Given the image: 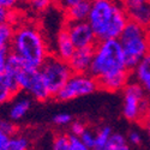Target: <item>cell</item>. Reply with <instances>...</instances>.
Masks as SVG:
<instances>
[{
    "instance_id": "cell-12",
    "label": "cell",
    "mask_w": 150,
    "mask_h": 150,
    "mask_svg": "<svg viewBox=\"0 0 150 150\" xmlns=\"http://www.w3.org/2000/svg\"><path fill=\"white\" fill-rule=\"evenodd\" d=\"M130 21L150 29V0H138L124 7Z\"/></svg>"
},
{
    "instance_id": "cell-7",
    "label": "cell",
    "mask_w": 150,
    "mask_h": 150,
    "mask_svg": "<svg viewBox=\"0 0 150 150\" xmlns=\"http://www.w3.org/2000/svg\"><path fill=\"white\" fill-rule=\"evenodd\" d=\"M98 89L96 78L90 72L86 73H76L73 72L70 78L66 81L64 86L54 96L57 100L62 102L76 100L78 97L88 96L95 93Z\"/></svg>"
},
{
    "instance_id": "cell-8",
    "label": "cell",
    "mask_w": 150,
    "mask_h": 150,
    "mask_svg": "<svg viewBox=\"0 0 150 150\" xmlns=\"http://www.w3.org/2000/svg\"><path fill=\"white\" fill-rule=\"evenodd\" d=\"M16 77L21 91L27 93L36 101L43 102L52 97L41 76L40 69L22 65L16 72Z\"/></svg>"
},
{
    "instance_id": "cell-14",
    "label": "cell",
    "mask_w": 150,
    "mask_h": 150,
    "mask_svg": "<svg viewBox=\"0 0 150 150\" xmlns=\"http://www.w3.org/2000/svg\"><path fill=\"white\" fill-rule=\"evenodd\" d=\"M76 51L73 42L71 41L69 33L66 31L65 27L60 29L55 37V45H54V55L59 57L62 60H69L73 52Z\"/></svg>"
},
{
    "instance_id": "cell-22",
    "label": "cell",
    "mask_w": 150,
    "mask_h": 150,
    "mask_svg": "<svg viewBox=\"0 0 150 150\" xmlns=\"http://www.w3.org/2000/svg\"><path fill=\"white\" fill-rule=\"evenodd\" d=\"M57 0H27L29 8L36 13H42L52 7Z\"/></svg>"
},
{
    "instance_id": "cell-23",
    "label": "cell",
    "mask_w": 150,
    "mask_h": 150,
    "mask_svg": "<svg viewBox=\"0 0 150 150\" xmlns=\"http://www.w3.org/2000/svg\"><path fill=\"white\" fill-rule=\"evenodd\" d=\"M52 146L55 150H70V133H58L54 136Z\"/></svg>"
},
{
    "instance_id": "cell-13",
    "label": "cell",
    "mask_w": 150,
    "mask_h": 150,
    "mask_svg": "<svg viewBox=\"0 0 150 150\" xmlns=\"http://www.w3.org/2000/svg\"><path fill=\"white\" fill-rule=\"evenodd\" d=\"M131 74L133 81L142 85L148 96L150 97V53L146 54L132 70Z\"/></svg>"
},
{
    "instance_id": "cell-17",
    "label": "cell",
    "mask_w": 150,
    "mask_h": 150,
    "mask_svg": "<svg viewBox=\"0 0 150 150\" xmlns=\"http://www.w3.org/2000/svg\"><path fill=\"white\" fill-rule=\"evenodd\" d=\"M30 108H31V97L17 98L16 101L12 103V106L8 110V117L12 121H18L27 115Z\"/></svg>"
},
{
    "instance_id": "cell-30",
    "label": "cell",
    "mask_w": 150,
    "mask_h": 150,
    "mask_svg": "<svg viewBox=\"0 0 150 150\" xmlns=\"http://www.w3.org/2000/svg\"><path fill=\"white\" fill-rule=\"evenodd\" d=\"M86 129L85 124L81 120H72V122L70 124V133L72 134H76V136H79L84 130Z\"/></svg>"
},
{
    "instance_id": "cell-28",
    "label": "cell",
    "mask_w": 150,
    "mask_h": 150,
    "mask_svg": "<svg viewBox=\"0 0 150 150\" xmlns=\"http://www.w3.org/2000/svg\"><path fill=\"white\" fill-rule=\"evenodd\" d=\"M0 131H3L7 134H13L16 133V125L12 122V120L7 119H1L0 118Z\"/></svg>"
},
{
    "instance_id": "cell-5",
    "label": "cell",
    "mask_w": 150,
    "mask_h": 150,
    "mask_svg": "<svg viewBox=\"0 0 150 150\" xmlns=\"http://www.w3.org/2000/svg\"><path fill=\"white\" fill-rule=\"evenodd\" d=\"M122 91V117L130 122L143 124L145 112L150 102V97L136 81H131L125 85Z\"/></svg>"
},
{
    "instance_id": "cell-27",
    "label": "cell",
    "mask_w": 150,
    "mask_h": 150,
    "mask_svg": "<svg viewBox=\"0 0 150 150\" xmlns=\"http://www.w3.org/2000/svg\"><path fill=\"white\" fill-rule=\"evenodd\" d=\"M4 22H16V16H15V10H10L0 4V23Z\"/></svg>"
},
{
    "instance_id": "cell-18",
    "label": "cell",
    "mask_w": 150,
    "mask_h": 150,
    "mask_svg": "<svg viewBox=\"0 0 150 150\" xmlns=\"http://www.w3.org/2000/svg\"><path fill=\"white\" fill-rule=\"evenodd\" d=\"M16 24L12 22H4L0 23V48L10 47L12 37L15 34Z\"/></svg>"
},
{
    "instance_id": "cell-29",
    "label": "cell",
    "mask_w": 150,
    "mask_h": 150,
    "mask_svg": "<svg viewBox=\"0 0 150 150\" xmlns=\"http://www.w3.org/2000/svg\"><path fill=\"white\" fill-rule=\"evenodd\" d=\"M70 150H86L79 136L70 133Z\"/></svg>"
},
{
    "instance_id": "cell-15",
    "label": "cell",
    "mask_w": 150,
    "mask_h": 150,
    "mask_svg": "<svg viewBox=\"0 0 150 150\" xmlns=\"http://www.w3.org/2000/svg\"><path fill=\"white\" fill-rule=\"evenodd\" d=\"M130 79H131V72H125L117 74V76L98 79L97 84H98V89L101 90L109 93H118L125 88V85L130 82Z\"/></svg>"
},
{
    "instance_id": "cell-11",
    "label": "cell",
    "mask_w": 150,
    "mask_h": 150,
    "mask_svg": "<svg viewBox=\"0 0 150 150\" xmlns=\"http://www.w3.org/2000/svg\"><path fill=\"white\" fill-rule=\"evenodd\" d=\"M94 57V47H83L76 48L71 58L67 60L72 72L86 73L90 72L91 62Z\"/></svg>"
},
{
    "instance_id": "cell-10",
    "label": "cell",
    "mask_w": 150,
    "mask_h": 150,
    "mask_svg": "<svg viewBox=\"0 0 150 150\" xmlns=\"http://www.w3.org/2000/svg\"><path fill=\"white\" fill-rule=\"evenodd\" d=\"M16 70L7 66L0 71V106L11 101L19 91Z\"/></svg>"
},
{
    "instance_id": "cell-19",
    "label": "cell",
    "mask_w": 150,
    "mask_h": 150,
    "mask_svg": "<svg viewBox=\"0 0 150 150\" xmlns=\"http://www.w3.org/2000/svg\"><path fill=\"white\" fill-rule=\"evenodd\" d=\"M130 148L126 136L119 132H113L109 137L106 150H127Z\"/></svg>"
},
{
    "instance_id": "cell-37",
    "label": "cell",
    "mask_w": 150,
    "mask_h": 150,
    "mask_svg": "<svg viewBox=\"0 0 150 150\" xmlns=\"http://www.w3.org/2000/svg\"><path fill=\"white\" fill-rule=\"evenodd\" d=\"M86 1H90L91 3V1H94V0H86Z\"/></svg>"
},
{
    "instance_id": "cell-35",
    "label": "cell",
    "mask_w": 150,
    "mask_h": 150,
    "mask_svg": "<svg viewBox=\"0 0 150 150\" xmlns=\"http://www.w3.org/2000/svg\"><path fill=\"white\" fill-rule=\"evenodd\" d=\"M143 125H144V127H145L146 137H148V141H149V144H150V121H144Z\"/></svg>"
},
{
    "instance_id": "cell-26",
    "label": "cell",
    "mask_w": 150,
    "mask_h": 150,
    "mask_svg": "<svg viewBox=\"0 0 150 150\" xmlns=\"http://www.w3.org/2000/svg\"><path fill=\"white\" fill-rule=\"evenodd\" d=\"M72 122V115L69 113H58L53 117V124L60 127H65V126H70V124Z\"/></svg>"
},
{
    "instance_id": "cell-32",
    "label": "cell",
    "mask_w": 150,
    "mask_h": 150,
    "mask_svg": "<svg viewBox=\"0 0 150 150\" xmlns=\"http://www.w3.org/2000/svg\"><path fill=\"white\" fill-rule=\"evenodd\" d=\"M8 141H10V134L0 131V150H7Z\"/></svg>"
},
{
    "instance_id": "cell-20",
    "label": "cell",
    "mask_w": 150,
    "mask_h": 150,
    "mask_svg": "<svg viewBox=\"0 0 150 150\" xmlns=\"http://www.w3.org/2000/svg\"><path fill=\"white\" fill-rule=\"evenodd\" d=\"M113 133V130H112L110 126H105L100 127L96 132H95V149L96 150H106L107 143L109 141L110 134Z\"/></svg>"
},
{
    "instance_id": "cell-6",
    "label": "cell",
    "mask_w": 150,
    "mask_h": 150,
    "mask_svg": "<svg viewBox=\"0 0 150 150\" xmlns=\"http://www.w3.org/2000/svg\"><path fill=\"white\" fill-rule=\"evenodd\" d=\"M39 69L52 97L58 94V91L64 86L66 81L73 73L69 62L54 54H49Z\"/></svg>"
},
{
    "instance_id": "cell-9",
    "label": "cell",
    "mask_w": 150,
    "mask_h": 150,
    "mask_svg": "<svg viewBox=\"0 0 150 150\" xmlns=\"http://www.w3.org/2000/svg\"><path fill=\"white\" fill-rule=\"evenodd\" d=\"M65 29L69 33L70 39L76 48L94 47L97 42L96 35L91 29L88 21L66 22Z\"/></svg>"
},
{
    "instance_id": "cell-3",
    "label": "cell",
    "mask_w": 150,
    "mask_h": 150,
    "mask_svg": "<svg viewBox=\"0 0 150 150\" xmlns=\"http://www.w3.org/2000/svg\"><path fill=\"white\" fill-rule=\"evenodd\" d=\"M131 72L126 65L121 43L118 39L98 40L94 46L90 73L98 79Z\"/></svg>"
},
{
    "instance_id": "cell-34",
    "label": "cell",
    "mask_w": 150,
    "mask_h": 150,
    "mask_svg": "<svg viewBox=\"0 0 150 150\" xmlns=\"http://www.w3.org/2000/svg\"><path fill=\"white\" fill-rule=\"evenodd\" d=\"M78 1H81V0H57V3L59 4V6L62 8V10H66L69 8L70 6L74 5V4H77Z\"/></svg>"
},
{
    "instance_id": "cell-36",
    "label": "cell",
    "mask_w": 150,
    "mask_h": 150,
    "mask_svg": "<svg viewBox=\"0 0 150 150\" xmlns=\"http://www.w3.org/2000/svg\"><path fill=\"white\" fill-rule=\"evenodd\" d=\"M144 121H150V102H149L146 112H145V119H144Z\"/></svg>"
},
{
    "instance_id": "cell-16",
    "label": "cell",
    "mask_w": 150,
    "mask_h": 150,
    "mask_svg": "<svg viewBox=\"0 0 150 150\" xmlns=\"http://www.w3.org/2000/svg\"><path fill=\"white\" fill-rule=\"evenodd\" d=\"M90 1L86 0H81L77 4L70 6L65 10V18L66 22H79V21H86L90 12Z\"/></svg>"
},
{
    "instance_id": "cell-1",
    "label": "cell",
    "mask_w": 150,
    "mask_h": 150,
    "mask_svg": "<svg viewBox=\"0 0 150 150\" xmlns=\"http://www.w3.org/2000/svg\"><path fill=\"white\" fill-rule=\"evenodd\" d=\"M10 49L25 66L36 69H39L49 55V46L46 37L40 27L33 22L17 24Z\"/></svg>"
},
{
    "instance_id": "cell-24",
    "label": "cell",
    "mask_w": 150,
    "mask_h": 150,
    "mask_svg": "<svg viewBox=\"0 0 150 150\" xmlns=\"http://www.w3.org/2000/svg\"><path fill=\"white\" fill-rule=\"evenodd\" d=\"M126 138H127V142H129V145L130 146L138 148V146H142L143 145V139H144L143 133H142V131L137 130V129L130 130L129 133H127V136H126Z\"/></svg>"
},
{
    "instance_id": "cell-2",
    "label": "cell",
    "mask_w": 150,
    "mask_h": 150,
    "mask_svg": "<svg viewBox=\"0 0 150 150\" xmlns=\"http://www.w3.org/2000/svg\"><path fill=\"white\" fill-rule=\"evenodd\" d=\"M86 21L98 41L119 39L130 19L119 0H94Z\"/></svg>"
},
{
    "instance_id": "cell-4",
    "label": "cell",
    "mask_w": 150,
    "mask_h": 150,
    "mask_svg": "<svg viewBox=\"0 0 150 150\" xmlns=\"http://www.w3.org/2000/svg\"><path fill=\"white\" fill-rule=\"evenodd\" d=\"M118 40L121 43L130 71L150 53V29L139 25L136 22H127Z\"/></svg>"
},
{
    "instance_id": "cell-33",
    "label": "cell",
    "mask_w": 150,
    "mask_h": 150,
    "mask_svg": "<svg viewBox=\"0 0 150 150\" xmlns=\"http://www.w3.org/2000/svg\"><path fill=\"white\" fill-rule=\"evenodd\" d=\"M22 1L23 0H0V4L10 10H15Z\"/></svg>"
},
{
    "instance_id": "cell-25",
    "label": "cell",
    "mask_w": 150,
    "mask_h": 150,
    "mask_svg": "<svg viewBox=\"0 0 150 150\" xmlns=\"http://www.w3.org/2000/svg\"><path fill=\"white\" fill-rule=\"evenodd\" d=\"M81 139L83 144L86 146V149H95V132L86 127L81 134Z\"/></svg>"
},
{
    "instance_id": "cell-31",
    "label": "cell",
    "mask_w": 150,
    "mask_h": 150,
    "mask_svg": "<svg viewBox=\"0 0 150 150\" xmlns=\"http://www.w3.org/2000/svg\"><path fill=\"white\" fill-rule=\"evenodd\" d=\"M10 54H11L10 47H3V48H0V71L4 70L6 67Z\"/></svg>"
},
{
    "instance_id": "cell-21",
    "label": "cell",
    "mask_w": 150,
    "mask_h": 150,
    "mask_svg": "<svg viewBox=\"0 0 150 150\" xmlns=\"http://www.w3.org/2000/svg\"><path fill=\"white\" fill-rule=\"evenodd\" d=\"M30 146V141L27 136L13 133L10 136L7 150H25Z\"/></svg>"
}]
</instances>
